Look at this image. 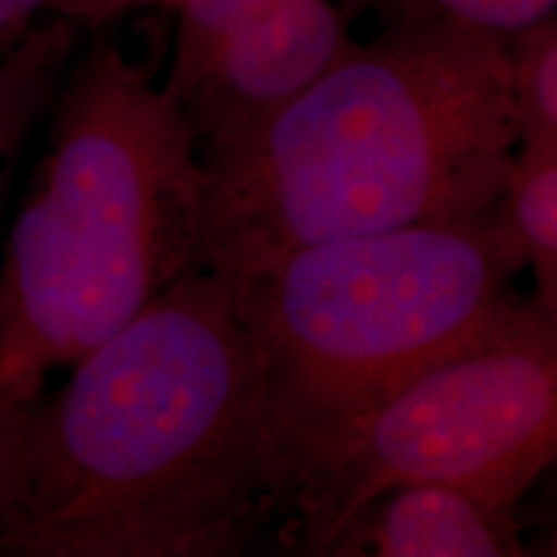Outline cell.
<instances>
[{
    "mask_svg": "<svg viewBox=\"0 0 557 557\" xmlns=\"http://www.w3.org/2000/svg\"><path fill=\"white\" fill-rule=\"evenodd\" d=\"M369 13L385 24L431 21L517 41L557 16V0H377Z\"/></svg>",
    "mask_w": 557,
    "mask_h": 557,
    "instance_id": "obj_11",
    "label": "cell"
},
{
    "mask_svg": "<svg viewBox=\"0 0 557 557\" xmlns=\"http://www.w3.org/2000/svg\"><path fill=\"white\" fill-rule=\"evenodd\" d=\"M500 212L534 274V299L557 318V137L521 139Z\"/></svg>",
    "mask_w": 557,
    "mask_h": 557,
    "instance_id": "obj_9",
    "label": "cell"
},
{
    "mask_svg": "<svg viewBox=\"0 0 557 557\" xmlns=\"http://www.w3.org/2000/svg\"><path fill=\"white\" fill-rule=\"evenodd\" d=\"M534 491H540V496L534 500L532 513L529 517L521 513L524 527L534 532V540L529 542V553L557 557V465L534 485Z\"/></svg>",
    "mask_w": 557,
    "mask_h": 557,
    "instance_id": "obj_14",
    "label": "cell"
},
{
    "mask_svg": "<svg viewBox=\"0 0 557 557\" xmlns=\"http://www.w3.org/2000/svg\"><path fill=\"white\" fill-rule=\"evenodd\" d=\"M86 26L45 18L0 39V246L21 189V171L45 129L54 96Z\"/></svg>",
    "mask_w": 557,
    "mask_h": 557,
    "instance_id": "obj_8",
    "label": "cell"
},
{
    "mask_svg": "<svg viewBox=\"0 0 557 557\" xmlns=\"http://www.w3.org/2000/svg\"><path fill=\"white\" fill-rule=\"evenodd\" d=\"M374 3H377V0H341V9H344L346 18H351V16H361V13H369Z\"/></svg>",
    "mask_w": 557,
    "mask_h": 557,
    "instance_id": "obj_16",
    "label": "cell"
},
{
    "mask_svg": "<svg viewBox=\"0 0 557 557\" xmlns=\"http://www.w3.org/2000/svg\"><path fill=\"white\" fill-rule=\"evenodd\" d=\"M24 398L13 389L9 382H5L3 374H0V457H3L5 444H9V434L13 429V421H16L18 408L24 406Z\"/></svg>",
    "mask_w": 557,
    "mask_h": 557,
    "instance_id": "obj_15",
    "label": "cell"
},
{
    "mask_svg": "<svg viewBox=\"0 0 557 557\" xmlns=\"http://www.w3.org/2000/svg\"><path fill=\"white\" fill-rule=\"evenodd\" d=\"M94 32L0 246V374L24 400L197 269L205 165L184 109Z\"/></svg>",
    "mask_w": 557,
    "mask_h": 557,
    "instance_id": "obj_3",
    "label": "cell"
},
{
    "mask_svg": "<svg viewBox=\"0 0 557 557\" xmlns=\"http://www.w3.org/2000/svg\"><path fill=\"white\" fill-rule=\"evenodd\" d=\"M511 50L521 139L557 137V16L511 41Z\"/></svg>",
    "mask_w": 557,
    "mask_h": 557,
    "instance_id": "obj_12",
    "label": "cell"
},
{
    "mask_svg": "<svg viewBox=\"0 0 557 557\" xmlns=\"http://www.w3.org/2000/svg\"><path fill=\"white\" fill-rule=\"evenodd\" d=\"M139 9L145 0H0V39L45 18H67L94 32Z\"/></svg>",
    "mask_w": 557,
    "mask_h": 557,
    "instance_id": "obj_13",
    "label": "cell"
},
{
    "mask_svg": "<svg viewBox=\"0 0 557 557\" xmlns=\"http://www.w3.org/2000/svg\"><path fill=\"white\" fill-rule=\"evenodd\" d=\"M521 508L447 483H403L357 508L329 542V557H521Z\"/></svg>",
    "mask_w": 557,
    "mask_h": 557,
    "instance_id": "obj_7",
    "label": "cell"
},
{
    "mask_svg": "<svg viewBox=\"0 0 557 557\" xmlns=\"http://www.w3.org/2000/svg\"><path fill=\"white\" fill-rule=\"evenodd\" d=\"M173 3H176V0H145V9H150V5H156V9L171 11Z\"/></svg>",
    "mask_w": 557,
    "mask_h": 557,
    "instance_id": "obj_17",
    "label": "cell"
},
{
    "mask_svg": "<svg viewBox=\"0 0 557 557\" xmlns=\"http://www.w3.org/2000/svg\"><path fill=\"white\" fill-rule=\"evenodd\" d=\"M557 465V318L534 297L346 423L318 459L299 555H323L357 508L447 483L524 508Z\"/></svg>",
    "mask_w": 557,
    "mask_h": 557,
    "instance_id": "obj_5",
    "label": "cell"
},
{
    "mask_svg": "<svg viewBox=\"0 0 557 557\" xmlns=\"http://www.w3.org/2000/svg\"><path fill=\"white\" fill-rule=\"evenodd\" d=\"M521 139L511 41L398 21L205 158L197 269L238 282L289 250L500 205Z\"/></svg>",
    "mask_w": 557,
    "mask_h": 557,
    "instance_id": "obj_2",
    "label": "cell"
},
{
    "mask_svg": "<svg viewBox=\"0 0 557 557\" xmlns=\"http://www.w3.org/2000/svg\"><path fill=\"white\" fill-rule=\"evenodd\" d=\"M305 493L233 289L191 269L18 408L0 557L299 555Z\"/></svg>",
    "mask_w": 557,
    "mask_h": 557,
    "instance_id": "obj_1",
    "label": "cell"
},
{
    "mask_svg": "<svg viewBox=\"0 0 557 557\" xmlns=\"http://www.w3.org/2000/svg\"><path fill=\"white\" fill-rule=\"evenodd\" d=\"M278 0H176V37L165 88L184 101L220 45Z\"/></svg>",
    "mask_w": 557,
    "mask_h": 557,
    "instance_id": "obj_10",
    "label": "cell"
},
{
    "mask_svg": "<svg viewBox=\"0 0 557 557\" xmlns=\"http://www.w3.org/2000/svg\"><path fill=\"white\" fill-rule=\"evenodd\" d=\"M521 271L498 205L312 243L227 282L308 485L346 423L517 308Z\"/></svg>",
    "mask_w": 557,
    "mask_h": 557,
    "instance_id": "obj_4",
    "label": "cell"
},
{
    "mask_svg": "<svg viewBox=\"0 0 557 557\" xmlns=\"http://www.w3.org/2000/svg\"><path fill=\"white\" fill-rule=\"evenodd\" d=\"M354 41L333 0H278L227 37L181 101L199 158L240 143L344 58Z\"/></svg>",
    "mask_w": 557,
    "mask_h": 557,
    "instance_id": "obj_6",
    "label": "cell"
}]
</instances>
